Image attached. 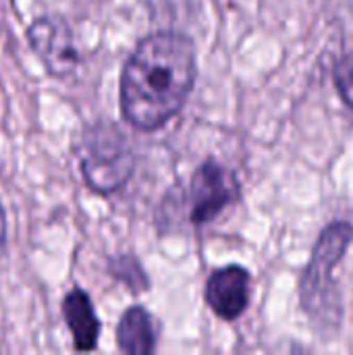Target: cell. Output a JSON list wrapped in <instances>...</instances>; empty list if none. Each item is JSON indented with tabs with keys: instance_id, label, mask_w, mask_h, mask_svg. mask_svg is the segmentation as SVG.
<instances>
[{
	"instance_id": "obj_1",
	"label": "cell",
	"mask_w": 353,
	"mask_h": 355,
	"mask_svg": "<svg viewBox=\"0 0 353 355\" xmlns=\"http://www.w3.org/2000/svg\"><path fill=\"white\" fill-rule=\"evenodd\" d=\"M196 81L193 42L179 31L144 37L121 75V110L139 131L169 123L185 104Z\"/></svg>"
},
{
	"instance_id": "obj_2",
	"label": "cell",
	"mask_w": 353,
	"mask_h": 355,
	"mask_svg": "<svg viewBox=\"0 0 353 355\" xmlns=\"http://www.w3.org/2000/svg\"><path fill=\"white\" fill-rule=\"evenodd\" d=\"M352 239L353 227L350 223L337 220L329 225L320 233L300 283L302 308L325 333L337 331L343 316L341 295L337 291L333 270L343 260Z\"/></svg>"
},
{
	"instance_id": "obj_3",
	"label": "cell",
	"mask_w": 353,
	"mask_h": 355,
	"mask_svg": "<svg viewBox=\"0 0 353 355\" xmlns=\"http://www.w3.org/2000/svg\"><path fill=\"white\" fill-rule=\"evenodd\" d=\"M77 152L83 179L98 193L119 191L135 168V156L125 133L108 121L83 129Z\"/></svg>"
},
{
	"instance_id": "obj_4",
	"label": "cell",
	"mask_w": 353,
	"mask_h": 355,
	"mask_svg": "<svg viewBox=\"0 0 353 355\" xmlns=\"http://www.w3.org/2000/svg\"><path fill=\"white\" fill-rule=\"evenodd\" d=\"M237 198L235 177L218 162H204L189 183V218L193 225L212 223Z\"/></svg>"
},
{
	"instance_id": "obj_5",
	"label": "cell",
	"mask_w": 353,
	"mask_h": 355,
	"mask_svg": "<svg viewBox=\"0 0 353 355\" xmlns=\"http://www.w3.org/2000/svg\"><path fill=\"white\" fill-rule=\"evenodd\" d=\"M27 37L31 50L37 54V58L52 75L64 77L75 69L79 54L73 42V33L62 19L58 17L35 19L27 31Z\"/></svg>"
},
{
	"instance_id": "obj_6",
	"label": "cell",
	"mask_w": 353,
	"mask_h": 355,
	"mask_svg": "<svg viewBox=\"0 0 353 355\" xmlns=\"http://www.w3.org/2000/svg\"><path fill=\"white\" fill-rule=\"evenodd\" d=\"M250 272L243 266H225L206 283V304L223 320H237L250 304Z\"/></svg>"
},
{
	"instance_id": "obj_7",
	"label": "cell",
	"mask_w": 353,
	"mask_h": 355,
	"mask_svg": "<svg viewBox=\"0 0 353 355\" xmlns=\"http://www.w3.org/2000/svg\"><path fill=\"white\" fill-rule=\"evenodd\" d=\"M62 316L73 335L75 349L92 352L98 343L100 322L96 318L89 295L83 293L81 289H73L62 302Z\"/></svg>"
},
{
	"instance_id": "obj_8",
	"label": "cell",
	"mask_w": 353,
	"mask_h": 355,
	"mask_svg": "<svg viewBox=\"0 0 353 355\" xmlns=\"http://www.w3.org/2000/svg\"><path fill=\"white\" fill-rule=\"evenodd\" d=\"M158 327L150 312L139 306L129 308L117 329V343L121 352L131 355H148L156 349Z\"/></svg>"
},
{
	"instance_id": "obj_9",
	"label": "cell",
	"mask_w": 353,
	"mask_h": 355,
	"mask_svg": "<svg viewBox=\"0 0 353 355\" xmlns=\"http://www.w3.org/2000/svg\"><path fill=\"white\" fill-rule=\"evenodd\" d=\"M335 85L343 98V102L353 108V58L343 56L335 67Z\"/></svg>"
},
{
	"instance_id": "obj_10",
	"label": "cell",
	"mask_w": 353,
	"mask_h": 355,
	"mask_svg": "<svg viewBox=\"0 0 353 355\" xmlns=\"http://www.w3.org/2000/svg\"><path fill=\"white\" fill-rule=\"evenodd\" d=\"M4 250H6V218L0 206V256L4 254Z\"/></svg>"
}]
</instances>
